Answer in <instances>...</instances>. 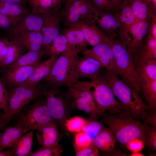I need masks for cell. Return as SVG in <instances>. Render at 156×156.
I'll return each mask as SVG.
<instances>
[{
  "label": "cell",
  "mask_w": 156,
  "mask_h": 156,
  "mask_svg": "<svg viewBox=\"0 0 156 156\" xmlns=\"http://www.w3.org/2000/svg\"><path fill=\"white\" fill-rule=\"evenodd\" d=\"M70 27H74L81 29L88 44L93 47L112 41L92 19L81 20Z\"/></svg>",
  "instance_id": "15"
},
{
  "label": "cell",
  "mask_w": 156,
  "mask_h": 156,
  "mask_svg": "<svg viewBox=\"0 0 156 156\" xmlns=\"http://www.w3.org/2000/svg\"><path fill=\"white\" fill-rule=\"evenodd\" d=\"M113 13L119 23L118 35L124 38L128 35L130 27L136 21L129 0H124L120 11L117 13Z\"/></svg>",
  "instance_id": "20"
},
{
  "label": "cell",
  "mask_w": 156,
  "mask_h": 156,
  "mask_svg": "<svg viewBox=\"0 0 156 156\" xmlns=\"http://www.w3.org/2000/svg\"><path fill=\"white\" fill-rule=\"evenodd\" d=\"M131 156H144V154L140 152H133L130 155Z\"/></svg>",
  "instance_id": "54"
},
{
  "label": "cell",
  "mask_w": 156,
  "mask_h": 156,
  "mask_svg": "<svg viewBox=\"0 0 156 156\" xmlns=\"http://www.w3.org/2000/svg\"><path fill=\"white\" fill-rule=\"evenodd\" d=\"M116 142L115 137L108 127H105L93 141L98 149L110 154L116 150Z\"/></svg>",
  "instance_id": "25"
},
{
  "label": "cell",
  "mask_w": 156,
  "mask_h": 156,
  "mask_svg": "<svg viewBox=\"0 0 156 156\" xmlns=\"http://www.w3.org/2000/svg\"><path fill=\"white\" fill-rule=\"evenodd\" d=\"M30 12L24 4L0 2V12L8 17L17 18Z\"/></svg>",
  "instance_id": "31"
},
{
  "label": "cell",
  "mask_w": 156,
  "mask_h": 156,
  "mask_svg": "<svg viewBox=\"0 0 156 156\" xmlns=\"http://www.w3.org/2000/svg\"><path fill=\"white\" fill-rule=\"evenodd\" d=\"M156 13L152 16L150 25L148 30V33L152 35L156 39Z\"/></svg>",
  "instance_id": "48"
},
{
  "label": "cell",
  "mask_w": 156,
  "mask_h": 156,
  "mask_svg": "<svg viewBox=\"0 0 156 156\" xmlns=\"http://www.w3.org/2000/svg\"><path fill=\"white\" fill-rule=\"evenodd\" d=\"M151 60H156V39L148 33L143 42L140 57L136 63Z\"/></svg>",
  "instance_id": "34"
},
{
  "label": "cell",
  "mask_w": 156,
  "mask_h": 156,
  "mask_svg": "<svg viewBox=\"0 0 156 156\" xmlns=\"http://www.w3.org/2000/svg\"><path fill=\"white\" fill-rule=\"evenodd\" d=\"M41 0H27L31 10L34 9L39 3Z\"/></svg>",
  "instance_id": "52"
},
{
  "label": "cell",
  "mask_w": 156,
  "mask_h": 156,
  "mask_svg": "<svg viewBox=\"0 0 156 156\" xmlns=\"http://www.w3.org/2000/svg\"><path fill=\"white\" fill-rule=\"evenodd\" d=\"M53 0H41L38 5L32 10L34 14H41L52 8Z\"/></svg>",
  "instance_id": "43"
},
{
  "label": "cell",
  "mask_w": 156,
  "mask_h": 156,
  "mask_svg": "<svg viewBox=\"0 0 156 156\" xmlns=\"http://www.w3.org/2000/svg\"><path fill=\"white\" fill-rule=\"evenodd\" d=\"M36 130L37 140L42 147L54 146L59 144L61 139L55 124L49 123L40 127Z\"/></svg>",
  "instance_id": "19"
},
{
  "label": "cell",
  "mask_w": 156,
  "mask_h": 156,
  "mask_svg": "<svg viewBox=\"0 0 156 156\" xmlns=\"http://www.w3.org/2000/svg\"><path fill=\"white\" fill-rule=\"evenodd\" d=\"M87 83L103 116L105 115V111L107 110L110 112L125 110L115 99L109 85L102 75H99L97 79L87 81Z\"/></svg>",
  "instance_id": "8"
},
{
  "label": "cell",
  "mask_w": 156,
  "mask_h": 156,
  "mask_svg": "<svg viewBox=\"0 0 156 156\" xmlns=\"http://www.w3.org/2000/svg\"><path fill=\"white\" fill-rule=\"evenodd\" d=\"M117 67L121 80L140 94L141 90L135 69V64L129 55L125 38L118 36L111 41Z\"/></svg>",
  "instance_id": "7"
},
{
  "label": "cell",
  "mask_w": 156,
  "mask_h": 156,
  "mask_svg": "<svg viewBox=\"0 0 156 156\" xmlns=\"http://www.w3.org/2000/svg\"><path fill=\"white\" fill-rule=\"evenodd\" d=\"M25 49L22 46L12 40H9L8 51L0 61V71L15 62Z\"/></svg>",
  "instance_id": "27"
},
{
  "label": "cell",
  "mask_w": 156,
  "mask_h": 156,
  "mask_svg": "<svg viewBox=\"0 0 156 156\" xmlns=\"http://www.w3.org/2000/svg\"><path fill=\"white\" fill-rule=\"evenodd\" d=\"M151 0V1H154V0ZM153 2H154V1H153Z\"/></svg>",
  "instance_id": "56"
},
{
  "label": "cell",
  "mask_w": 156,
  "mask_h": 156,
  "mask_svg": "<svg viewBox=\"0 0 156 156\" xmlns=\"http://www.w3.org/2000/svg\"><path fill=\"white\" fill-rule=\"evenodd\" d=\"M27 0H0V2H9L15 3H18L24 4Z\"/></svg>",
  "instance_id": "53"
},
{
  "label": "cell",
  "mask_w": 156,
  "mask_h": 156,
  "mask_svg": "<svg viewBox=\"0 0 156 156\" xmlns=\"http://www.w3.org/2000/svg\"><path fill=\"white\" fill-rule=\"evenodd\" d=\"M9 40L6 37L0 38V61L7 52Z\"/></svg>",
  "instance_id": "46"
},
{
  "label": "cell",
  "mask_w": 156,
  "mask_h": 156,
  "mask_svg": "<svg viewBox=\"0 0 156 156\" xmlns=\"http://www.w3.org/2000/svg\"><path fill=\"white\" fill-rule=\"evenodd\" d=\"M102 121L106 125L115 137L117 142L125 145L131 140L138 138L145 145L146 132L149 126L134 120L124 110L116 112H109L102 116Z\"/></svg>",
  "instance_id": "1"
},
{
  "label": "cell",
  "mask_w": 156,
  "mask_h": 156,
  "mask_svg": "<svg viewBox=\"0 0 156 156\" xmlns=\"http://www.w3.org/2000/svg\"><path fill=\"white\" fill-rule=\"evenodd\" d=\"M3 131L0 134L1 150L12 148L19 138L29 131L15 125L7 126Z\"/></svg>",
  "instance_id": "24"
},
{
  "label": "cell",
  "mask_w": 156,
  "mask_h": 156,
  "mask_svg": "<svg viewBox=\"0 0 156 156\" xmlns=\"http://www.w3.org/2000/svg\"><path fill=\"white\" fill-rule=\"evenodd\" d=\"M102 67L99 62L91 57L79 56L76 61L75 69L79 80L83 78H89L91 80L97 79Z\"/></svg>",
  "instance_id": "17"
},
{
  "label": "cell",
  "mask_w": 156,
  "mask_h": 156,
  "mask_svg": "<svg viewBox=\"0 0 156 156\" xmlns=\"http://www.w3.org/2000/svg\"><path fill=\"white\" fill-rule=\"evenodd\" d=\"M138 79L156 80V60L140 62L135 64Z\"/></svg>",
  "instance_id": "33"
},
{
  "label": "cell",
  "mask_w": 156,
  "mask_h": 156,
  "mask_svg": "<svg viewBox=\"0 0 156 156\" xmlns=\"http://www.w3.org/2000/svg\"><path fill=\"white\" fill-rule=\"evenodd\" d=\"M96 146L93 144L87 147L75 150L77 156H90Z\"/></svg>",
  "instance_id": "47"
},
{
  "label": "cell",
  "mask_w": 156,
  "mask_h": 156,
  "mask_svg": "<svg viewBox=\"0 0 156 156\" xmlns=\"http://www.w3.org/2000/svg\"><path fill=\"white\" fill-rule=\"evenodd\" d=\"M78 86L79 88L72 85L68 86L66 91L75 109L86 113L90 120H98L103 115L97 107L90 87L84 81H79Z\"/></svg>",
  "instance_id": "9"
},
{
  "label": "cell",
  "mask_w": 156,
  "mask_h": 156,
  "mask_svg": "<svg viewBox=\"0 0 156 156\" xmlns=\"http://www.w3.org/2000/svg\"><path fill=\"white\" fill-rule=\"evenodd\" d=\"M1 131H0V134H1Z\"/></svg>",
  "instance_id": "55"
},
{
  "label": "cell",
  "mask_w": 156,
  "mask_h": 156,
  "mask_svg": "<svg viewBox=\"0 0 156 156\" xmlns=\"http://www.w3.org/2000/svg\"><path fill=\"white\" fill-rule=\"evenodd\" d=\"M42 23L41 14L30 12L17 18L6 32V37L9 39L25 31L41 30Z\"/></svg>",
  "instance_id": "14"
},
{
  "label": "cell",
  "mask_w": 156,
  "mask_h": 156,
  "mask_svg": "<svg viewBox=\"0 0 156 156\" xmlns=\"http://www.w3.org/2000/svg\"><path fill=\"white\" fill-rule=\"evenodd\" d=\"M18 18L8 17L0 12V29L6 32Z\"/></svg>",
  "instance_id": "45"
},
{
  "label": "cell",
  "mask_w": 156,
  "mask_h": 156,
  "mask_svg": "<svg viewBox=\"0 0 156 156\" xmlns=\"http://www.w3.org/2000/svg\"><path fill=\"white\" fill-rule=\"evenodd\" d=\"M59 12L64 19L72 23L86 18L94 19L100 13L94 7L91 0H63Z\"/></svg>",
  "instance_id": "10"
},
{
  "label": "cell",
  "mask_w": 156,
  "mask_h": 156,
  "mask_svg": "<svg viewBox=\"0 0 156 156\" xmlns=\"http://www.w3.org/2000/svg\"><path fill=\"white\" fill-rule=\"evenodd\" d=\"M111 41L98 44L81 52L85 57L93 58L99 62L107 71L114 72L118 75Z\"/></svg>",
  "instance_id": "12"
},
{
  "label": "cell",
  "mask_w": 156,
  "mask_h": 156,
  "mask_svg": "<svg viewBox=\"0 0 156 156\" xmlns=\"http://www.w3.org/2000/svg\"><path fill=\"white\" fill-rule=\"evenodd\" d=\"M58 57L50 56L48 59L40 63L28 79L19 86H32L38 84L40 80L48 75Z\"/></svg>",
  "instance_id": "21"
},
{
  "label": "cell",
  "mask_w": 156,
  "mask_h": 156,
  "mask_svg": "<svg viewBox=\"0 0 156 156\" xmlns=\"http://www.w3.org/2000/svg\"><path fill=\"white\" fill-rule=\"evenodd\" d=\"M38 64L5 69L0 71V77L6 88L18 86L28 79Z\"/></svg>",
  "instance_id": "16"
},
{
  "label": "cell",
  "mask_w": 156,
  "mask_h": 156,
  "mask_svg": "<svg viewBox=\"0 0 156 156\" xmlns=\"http://www.w3.org/2000/svg\"><path fill=\"white\" fill-rule=\"evenodd\" d=\"M114 9L113 12L117 13L121 10L124 0H109Z\"/></svg>",
  "instance_id": "49"
},
{
  "label": "cell",
  "mask_w": 156,
  "mask_h": 156,
  "mask_svg": "<svg viewBox=\"0 0 156 156\" xmlns=\"http://www.w3.org/2000/svg\"><path fill=\"white\" fill-rule=\"evenodd\" d=\"M145 144L138 138H133L128 142L125 145L127 148L133 152H140L144 147Z\"/></svg>",
  "instance_id": "42"
},
{
  "label": "cell",
  "mask_w": 156,
  "mask_h": 156,
  "mask_svg": "<svg viewBox=\"0 0 156 156\" xmlns=\"http://www.w3.org/2000/svg\"><path fill=\"white\" fill-rule=\"evenodd\" d=\"M81 52L78 48L74 47L62 53L52 67L48 76L42 80L57 88L74 84L78 81L75 65L79 53Z\"/></svg>",
  "instance_id": "3"
},
{
  "label": "cell",
  "mask_w": 156,
  "mask_h": 156,
  "mask_svg": "<svg viewBox=\"0 0 156 156\" xmlns=\"http://www.w3.org/2000/svg\"><path fill=\"white\" fill-rule=\"evenodd\" d=\"M63 0H53L52 9L58 11Z\"/></svg>",
  "instance_id": "51"
},
{
  "label": "cell",
  "mask_w": 156,
  "mask_h": 156,
  "mask_svg": "<svg viewBox=\"0 0 156 156\" xmlns=\"http://www.w3.org/2000/svg\"><path fill=\"white\" fill-rule=\"evenodd\" d=\"M43 93L46 105L56 124L61 129L60 139L64 135L70 138L69 132L65 124L75 108L66 92L60 88L45 83L42 85Z\"/></svg>",
  "instance_id": "2"
},
{
  "label": "cell",
  "mask_w": 156,
  "mask_h": 156,
  "mask_svg": "<svg viewBox=\"0 0 156 156\" xmlns=\"http://www.w3.org/2000/svg\"><path fill=\"white\" fill-rule=\"evenodd\" d=\"M61 31L65 35L71 46L79 48L81 52L87 49L88 44L81 29L74 27H69L62 28Z\"/></svg>",
  "instance_id": "26"
},
{
  "label": "cell",
  "mask_w": 156,
  "mask_h": 156,
  "mask_svg": "<svg viewBox=\"0 0 156 156\" xmlns=\"http://www.w3.org/2000/svg\"><path fill=\"white\" fill-rule=\"evenodd\" d=\"M41 14L43 20L41 29L43 36L42 49L45 50L59 34L61 22L58 11L52 9Z\"/></svg>",
  "instance_id": "13"
},
{
  "label": "cell",
  "mask_w": 156,
  "mask_h": 156,
  "mask_svg": "<svg viewBox=\"0 0 156 156\" xmlns=\"http://www.w3.org/2000/svg\"><path fill=\"white\" fill-rule=\"evenodd\" d=\"M33 131H30L19 138L12 148L14 156H28L32 151Z\"/></svg>",
  "instance_id": "28"
},
{
  "label": "cell",
  "mask_w": 156,
  "mask_h": 156,
  "mask_svg": "<svg viewBox=\"0 0 156 156\" xmlns=\"http://www.w3.org/2000/svg\"><path fill=\"white\" fill-rule=\"evenodd\" d=\"M43 94L42 85L39 83L6 88L5 97L9 106L6 112L0 114V131H3L13 116L24 106Z\"/></svg>",
  "instance_id": "5"
},
{
  "label": "cell",
  "mask_w": 156,
  "mask_h": 156,
  "mask_svg": "<svg viewBox=\"0 0 156 156\" xmlns=\"http://www.w3.org/2000/svg\"><path fill=\"white\" fill-rule=\"evenodd\" d=\"M68 43L64 34L60 31L59 34L53 40L49 47L44 50L45 54L50 56H58L67 49L73 48Z\"/></svg>",
  "instance_id": "32"
},
{
  "label": "cell",
  "mask_w": 156,
  "mask_h": 156,
  "mask_svg": "<svg viewBox=\"0 0 156 156\" xmlns=\"http://www.w3.org/2000/svg\"><path fill=\"white\" fill-rule=\"evenodd\" d=\"M6 87L0 77V109L6 112L9 108V104L5 97Z\"/></svg>",
  "instance_id": "44"
},
{
  "label": "cell",
  "mask_w": 156,
  "mask_h": 156,
  "mask_svg": "<svg viewBox=\"0 0 156 156\" xmlns=\"http://www.w3.org/2000/svg\"><path fill=\"white\" fill-rule=\"evenodd\" d=\"M61 144L49 146L39 147L34 151H31L28 156H60L63 152Z\"/></svg>",
  "instance_id": "35"
},
{
  "label": "cell",
  "mask_w": 156,
  "mask_h": 156,
  "mask_svg": "<svg viewBox=\"0 0 156 156\" xmlns=\"http://www.w3.org/2000/svg\"><path fill=\"white\" fill-rule=\"evenodd\" d=\"M138 81L149 109H156V80L139 79Z\"/></svg>",
  "instance_id": "29"
},
{
  "label": "cell",
  "mask_w": 156,
  "mask_h": 156,
  "mask_svg": "<svg viewBox=\"0 0 156 156\" xmlns=\"http://www.w3.org/2000/svg\"><path fill=\"white\" fill-rule=\"evenodd\" d=\"M9 40L21 44L28 51L42 49L43 36L41 30L25 31L10 38Z\"/></svg>",
  "instance_id": "18"
},
{
  "label": "cell",
  "mask_w": 156,
  "mask_h": 156,
  "mask_svg": "<svg viewBox=\"0 0 156 156\" xmlns=\"http://www.w3.org/2000/svg\"><path fill=\"white\" fill-rule=\"evenodd\" d=\"M45 54L44 50L28 51L27 53L23 54L15 62L5 69L38 64L40 63L42 57Z\"/></svg>",
  "instance_id": "30"
},
{
  "label": "cell",
  "mask_w": 156,
  "mask_h": 156,
  "mask_svg": "<svg viewBox=\"0 0 156 156\" xmlns=\"http://www.w3.org/2000/svg\"><path fill=\"white\" fill-rule=\"evenodd\" d=\"M105 127L102 122L89 119L83 127L82 131L87 133L93 140Z\"/></svg>",
  "instance_id": "37"
},
{
  "label": "cell",
  "mask_w": 156,
  "mask_h": 156,
  "mask_svg": "<svg viewBox=\"0 0 156 156\" xmlns=\"http://www.w3.org/2000/svg\"><path fill=\"white\" fill-rule=\"evenodd\" d=\"M13 125L29 131L36 130L49 123L56 124L44 99V94L30 104L28 103L12 117Z\"/></svg>",
  "instance_id": "6"
},
{
  "label": "cell",
  "mask_w": 156,
  "mask_h": 156,
  "mask_svg": "<svg viewBox=\"0 0 156 156\" xmlns=\"http://www.w3.org/2000/svg\"><path fill=\"white\" fill-rule=\"evenodd\" d=\"M99 16L94 19L100 29L111 40L115 39L116 31L119 28V23L115 14L112 12L100 13Z\"/></svg>",
  "instance_id": "23"
},
{
  "label": "cell",
  "mask_w": 156,
  "mask_h": 156,
  "mask_svg": "<svg viewBox=\"0 0 156 156\" xmlns=\"http://www.w3.org/2000/svg\"><path fill=\"white\" fill-rule=\"evenodd\" d=\"M93 140L86 133L81 131L75 135L73 146L75 150L88 147L93 144Z\"/></svg>",
  "instance_id": "38"
},
{
  "label": "cell",
  "mask_w": 156,
  "mask_h": 156,
  "mask_svg": "<svg viewBox=\"0 0 156 156\" xmlns=\"http://www.w3.org/2000/svg\"><path fill=\"white\" fill-rule=\"evenodd\" d=\"M136 21H151L155 13V3L151 0H129Z\"/></svg>",
  "instance_id": "22"
},
{
  "label": "cell",
  "mask_w": 156,
  "mask_h": 156,
  "mask_svg": "<svg viewBox=\"0 0 156 156\" xmlns=\"http://www.w3.org/2000/svg\"><path fill=\"white\" fill-rule=\"evenodd\" d=\"M94 7L100 13H110L114 8L109 0H91Z\"/></svg>",
  "instance_id": "39"
},
{
  "label": "cell",
  "mask_w": 156,
  "mask_h": 156,
  "mask_svg": "<svg viewBox=\"0 0 156 156\" xmlns=\"http://www.w3.org/2000/svg\"><path fill=\"white\" fill-rule=\"evenodd\" d=\"M150 22L147 21H136L129 29L132 39H130L127 36L125 38L127 51L135 64L139 59L143 39L148 31Z\"/></svg>",
  "instance_id": "11"
},
{
  "label": "cell",
  "mask_w": 156,
  "mask_h": 156,
  "mask_svg": "<svg viewBox=\"0 0 156 156\" xmlns=\"http://www.w3.org/2000/svg\"><path fill=\"white\" fill-rule=\"evenodd\" d=\"M14 156L12 148H8L6 150H0V156Z\"/></svg>",
  "instance_id": "50"
},
{
  "label": "cell",
  "mask_w": 156,
  "mask_h": 156,
  "mask_svg": "<svg viewBox=\"0 0 156 156\" xmlns=\"http://www.w3.org/2000/svg\"><path fill=\"white\" fill-rule=\"evenodd\" d=\"M150 110L149 111L147 110L142 112L140 118L143 120V123L149 124L153 127H156V109Z\"/></svg>",
  "instance_id": "41"
},
{
  "label": "cell",
  "mask_w": 156,
  "mask_h": 156,
  "mask_svg": "<svg viewBox=\"0 0 156 156\" xmlns=\"http://www.w3.org/2000/svg\"><path fill=\"white\" fill-rule=\"evenodd\" d=\"M118 75L116 73L107 71L102 76L124 109L133 118H140L142 112L150 109L148 106L143 102L139 94L126 84Z\"/></svg>",
  "instance_id": "4"
},
{
  "label": "cell",
  "mask_w": 156,
  "mask_h": 156,
  "mask_svg": "<svg viewBox=\"0 0 156 156\" xmlns=\"http://www.w3.org/2000/svg\"><path fill=\"white\" fill-rule=\"evenodd\" d=\"M145 145L151 150L156 151V127H148L146 132Z\"/></svg>",
  "instance_id": "40"
},
{
  "label": "cell",
  "mask_w": 156,
  "mask_h": 156,
  "mask_svg": "<svg viewBox=\"0 0 156 156\" xmlns=\"http://www.w3.org/2000/svg\"><path fill=\"white\" fill-rule=\"evenodd\" d=\"M88 121L81 116H76L67 119L65 125L69 132L77 133L82 131L83 127Z\"/></svg>",
  "instance_id": "36"
}]
</instances>
